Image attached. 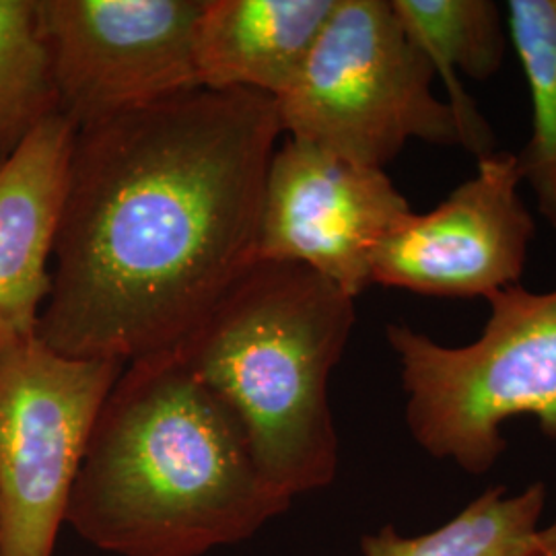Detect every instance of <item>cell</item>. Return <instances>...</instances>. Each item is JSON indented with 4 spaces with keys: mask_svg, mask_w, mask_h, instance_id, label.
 Returning a JSON list of instances; mask_svg holds the SVG:
<instances>
[{
    "mask_svg": "<svg viewBox=\"0 0 556 556\" xmlns=\"http://www.w3.org/2000/svg\"><path fill=\"white\" fill-rule=\"evenodd\" d=\"M277 101L194 89L77 130L38 338L64 357L178 349L256 264Z\"/></svg>",
    "mask_w": 556,
    "mask_h": 556,
    "instance_id": "6da1fadb",
    "label": "cell"
},
{
    "mask_svg": "<svg viewBox=\"0 0 556 556\" xmlns=\"http://www.w3.org/2000/svg\"><path fill=\"white\" fill-rule=\"evenodd\" d=\"M77 126L52 114L0 165V351L38 337Z\"/></svg>",
    "mask_w": 556,
    "mask_h": 556,
    "instance_id": "30bf717a",
    "label": "cell"
},
{
    "mask_svg": "<svg viewBox=\"0 0 556 556\" xmlns=\"http://www.w3.org/2000/svg\"><path fill=\"white\" fill-rule=\"evenodd\" d=\"M204 0H38L60 114L77 130L200 89Z\"/></svg>",
    "mask_w": 556,
    "mask_h": 556,
    "instance_id": "52a82bcc",
    "label": "cell"
},
{
    "mask_svg": "<svg viewBox=\"0 0 556 556\" xmlns=\"http://www.w3.org/2000/svg\"><path fill=\"white\" fill-rule=\"evenodd\" d=\"M337 0H204L194 66L200 89L280 98L298 79Z\"/></svg>",
    "mask_w": 556,
    "mask_h": 556,
    "instance_id": "8fae6325",
    "label": "cell"
},
{
    "mask_svg": "<svg viewBox=\"0 0 556 556\" xmlns=\"http://www.w3.org/2000/svg\"><path fill=\"white\" fill-rule=\"evenodd\" d=\"M484 301V330L466 346H443L402 321L386 326L413 438L477 477L507 450L501 425L509 418L534 417L556 441V287L536 293L514 285Z\"/></svg>",
    "mask_w": 556,
    "mask_h": 556,
    "instance_id": "277c9868",
    "label": "cell"
},
{
    "mask_svg": "<svg viewBox=\"0 0 556 556\" xmlns=\"http://www.w3.org/2000/svg\"><path fill=\"white\" fill-rule=\"evenodd\" d=\"M124 365L31 338L0 351V556H52L101 406Z\"/></svg>",
    "mask_w": 556,
    "mask_h": 556,
    "instance_id": "8992f818",
    "label": "cell"
},
{
    "mask_svg": "<svg viewBox=\"0 0 556 556\" xmlns=\"http://www.w3.org/2000/svg\"><path fill=\"white\" fill-rule=\"evenodd\" d=\"M534 556H556V521L546 530L538 532L536 553Z\"/></svg>",
    "mask_w": 556,
    "mask_h": 556,
    "instance_id": "2e32d148",
    "label": "cell"
},
{
    "mask_svg": "<svg viewBox=\"0 0 556 556\" xmlns=\"http://www.w3.org/2000/svg\"><path fill=\"white\" fill-rule=\"evenodd\" d=\"M397 20L443 79L464 149L477 160L495 151V135L459 75L493 79L507 52V25L493 0H392Z\"/></svg>",
    "mask_w": 556,
    "mask_h": 556,
    "instance_id": "7c38bea8",
    "label": "cell"
},
{
    "mask_svg": "<svg viewBox=\"0 0 556 556\" xmlns=\"http://www.w3.org/2000/svg\"><path fill=\"white\" fill-rule=\"evenodd\" d=\"M291 501L260 475L236 415L174 353L124 365L66 511L118 556H202L254 536Z\"/></svg>",
    "mask_w": 556,
    "mask_h": 556,
    "instance_id": "7a4b0ae2",
    "label": "cell"
},
{
    "mask_svg": "<svg viewBox=\"0 0 556 556\" xmlns=\"http://www.w3.org/2000/svg\"><path fill=\"white\" fill-rule=\"evenodd\" d=\"M410 213L383 169L282 140L264 181L256 262L305 266L357 299L379 243Z\"/></svg>",
    "mask_w": 556,
    "mask_h": 556,
    "instance_id": "ba28073f",
    "label": "cell"
},
{
    "mask_svg": "<svg viewBox=\"0 0 556 556\" xmlns=\"http://www.w3.org/2000/svg\"><path fill=\"white\" fill-rule=\"evenodd\" d=\"M521 181L516 153L477 160L472 178L433 211H413L379 243L371 285L450 299H484L519 285L536 233Z\"/></svg>",
    "mask_w": 556,
    "mask_h": 556,
    "instance_id": "9c48e42d",
    "label": "cell"
},
{
    "mask_svg": "<svg viewBox=\"0 0 556 556\" xmlns=\"http://www.w3.org/2000/svg\"><path fill=\"white\" fill-rule=\"evenodd\" d=\"M56 112L38 0H0V165Z\"/></svg>",
    "mask_w": 556,
    "mask_h": 556,
    "instance_id": "9a60e30c",
    "label": "cell"
},
{
    "mask_svg": "<svg viewBox=\"0 0 556 556\" xmlns=\"http://www.w3.org/2000/svg\"><path fill=\"white\" fill-rule=\"evenodd\" d=\"M355 301L305 266L256 262L174 349L236 415L260 475L291 503L337 477L328 381Z\"/></svg>",
    "mask_w": 556,
    "mask_h": 556,
    "instance_id": "3957f363",
    "label": "cell"
},
{
    "mask_svg": "<svg viewBox=\"0 0 556 556\" xmlns=\"http://www.w3.org/2000/svg\"><path fill=\"white\" fill-rule=\"evenodd\" d=\"M435 77L392 0H337L298 79L275 100L280 130L379 169L410 140L464 147Z\"/></svg>",
    "mask_w": 556,
    "mask_h": 556,
    "instance_id": "5b68a950",
    "label": "cell"
},
{
    "mask_svg": "<svg viewBox=\"0 0 556 556\" xmlns=\"http://www.w3.org/2000/svg\"><path fill=\"white\" fill-rule=\"evenodd\" d=\"M505 15L532 96V137L517 163L538 213L556 229V0H509Z\"/></svg>",
    "mask_w": 556,
    "mask_h": 556,
    "instance_id": "5bb4252c",
    "label": "cell"
},
{
    "mask_svg": "<svg viewBox=\"0 0 556 556\" xmlns=\"http://www.w3.org/2000/svg\"><path fill=\"white\" fill-rule=\"evenodd\" d=\"M544 501L542 482L516 497L495 486L431 534L404 538L386 526L363 538L361 551L365 556H534Z\"/></svg>",
    "mask_w": 556,
    "mask_h": 556,
    "instance_id": "4fadbf2b",
    "label": "cell"
}]
</instances>
